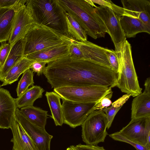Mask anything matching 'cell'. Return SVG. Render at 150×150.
Returning <instances> with one entry per match:
<instances>
[{
    "label": "cell",
    "instance_id": "1",
    "mask_svg": "<svg viewBox=\"0 0 150 150\" xmlns=\"http://www.w3.org/2000/svg\"><path fill=\"white\" fill-rule=\"evenodd\" d=\"M43 74L54 88L64 86H117L112 69L69 55L47 64Z\"/></svg>",
    "mask_w": 150,
    "mask_h": 150
},
{
    "label": "cell",
    "instance_id": "2",
    "mask_svg": "<svg viewBox=\"0 0 150 150\" xmlns=\"http://www.w3.org/2000/svg\"><path fill=\"white\" fill-rule=\"evenodd\" d=\"M26 5L34 24L49 28L72 39L68 32L66 12L58 0H28Z\"/></svg>",
    "mask_w": 150,
    "mask_h": 150
},
{
    "label": "cell",
    "instance_id": "3",
    "mask_svg": "<svg viewBox=\"0 0 150 150\" xmlns=\"http://www.w3.org/2000/svg\"><path fill=\"white\" fill-rule=\"evenodd\" d=\"M67 13L70 14L84 30L87 35L96 39L107 33L103 21L96 13V5L91 0H58Z\"/></svg>",
    "mask_w": 150,
    "mask_h": 150
},
{
    "label": "cell",
    "instance_id": "4",
    "mask_svg": "<svg viewBox=\"0 0 150 150\" xmlns=\"http://www.w3.org/2000/svg\"><path fill=\"white\" fill-rule=\"evenodd\" d=\"M119 67L117 86L123 92L134 97L142 93L134 68L131 46L126 40L120 52H115Z\"/></svg>",
    "mask_w": 150,
    "mask_h": 150
},
{
    "label": "cell",
    "instance_id": "5",
    "mask_svg": "<svg viewBox=\"0 0 150 150\" xmlns=\"http://www.w3.org/2000/svg\"><path fill=\"white\" fill-rule=\"evenodd\" d=\"M24 55L51 47L71 43L73 39L46 27L34 24L25 35Z\"/></svg>",
    "mask_w": 150,
    "mask_h": 150
},
{
    "label": "cell",
    "instance_id": "6",
    "mask_svg": "<svg viewBox=\"0 0 150 150\" xmlns=\"http://www.w3.org/2000/svg\"><path fill=\"white\" fill-rule=\"evenodd\" d=\"M82 137L86 144L97 145L104 142L108 134V120L102 110L92 111L81 125Z\"/></svg>",
    "mask_w": 150,
    "mask_h": 150
},
{
    "label": "cell",
    "instance_id": "7",
    "mask_svg": "<svg viewBox=\"0 0 150 150\" xmlns=\"http://www.w3.org/2000/svg\"><path fill=\"white\" fill-rule=\"evenodd\" d=\"M111 88L108 86H64L54 88L61 98L82 103H97Z\"/></svg>",
    "mask_w": 150,
    "mask_h": 150
},
{
    "label": "cell",
    "instance_id": "8",
    "mask_svg": "<svg viewBox=\"0 0 150 150\" xmlns=\"http://www.w3.org/2000/svg\"><path fill=\"white\" fill-rule=\"evenodd\" d=\"M95 12L103 23L114 43L115 52H120L126 38L120 22V17L110 8L105 6L94 7Z\"/></svg>",
    "mask_w": 150,
    "mask_h": 150
},
{
    "label": "cell",
    "instance_id": "9",
    "mask_svg": "<svg viewBox=\"0 0 150 150\" xmlns=\"http://www.w3.org/2000/svg\"><path fill=\"white\" fill-rule=\"evenodd\" d=\"M63 123L75 128L82 125L96 103H82L62 99Z\"/></svg>",
    "mask_w": 150,
    "mask_h": 150
},
{
    "label": "cell",
    "instance_id": "10",
    "mask_svg": "<svg viewBox=\"0 0 150 150\" xmlns=\"http://www.w3.org/2000/svg\"><path fill=\"white\" fill-rule=\"evenodd\" d=\"M118 132L131 141L147 146V139L150 137V117L131 119Z\"/></svg>",
    "mask_w": 150,
    "mask_h": 150
},
{
    "label": "cell",
    "instance_id": "11",
    "mask_svg": "<svg viewBox=\"0 0 150 150\" xmlns=\"http://www.w3.org/2000/svg\"><path fill=\"white\" fill-rule=\"evenodd\" d=\"M16 118L31 139L37 150H50L51 140L53 136L49 134L45 128L39 127L30 122L17 108Z\"/></svg>",
    "mask_w": 150,
    "mask_h": 150
},
{
    "label": "cell",
    "instance_id": "12",
    "mask_svg": "<svg viewBox=\"0 0 150 150\" xmlns=\"http://www.w3.org/2000/svg\"><path fill=\"white\" fill-rule=\"evenodd\" d=\"M30 11L26 4L17 10L8 42L12 47L24 38L34 24Z\"/></svg>",
    "mask_w": 150,
    "mask_h": 150
},
{
    "label": "cell",
    "instance_id": "13",
    "mask_svg": "<svg viewBox=\"0 0 150 150\" xmlns=\"http://www.w3.org/2000/svg\"><path fill=\"white\" fill-rule=\"evenodd\" d=\"M123 15L140 19L150 30V1L122 0Z\"/></svg>",
    "mask_w": 150,
    "mask_h": 150
},
{
    "label": "cell",
    "instance_id": "14",
    "mask_svg": "<svg viewBox=\"0 0 150 150\" xmlns=\"http://www.w3.org/2000/svg\"><path fill=\"white\" fill-rule=\"evenodd\" d=\"M15 99L9 91L0 88V128H11L16 109Z\"/></svg>",
    "mask_w": 150,
    "mask_h": 150
},
{
    "label": "cell",
    "instance_id": "15",
    "mask_svg": "<svg viewBox=\"0 0 150 150\" xmlns=\"http://www.w3.org/2000/svg\"><path fill=\"white\" fill-rule=\"evenodd\" d=\"M74 42L80 47L84 60L111 69L105 53L107 48L88 41L79 42L74 40Z\"/></svg>",
    "mask_w": 150,
    "mask_h": 150
},
{
    "label": "cell",
    "instance_id": "16",
    "mask_svg": "<svg viewBox=\"0 0 150 150\" xmlns=\"http://www.w3.org/2000/svg\"><path fill=\"white\" fill-rule=\"evenodd\" d=\"M143 93L133 99L132 103L131 119L150 117V78L145 81Z\"/></svg>",
    "mask_w": 150,
    "mask_h": 150
},
{
    "label": "cell",
    "instance_id": "17",
    "mask_svg": "<svg viewBox=\"0 0 150 150\" xmlns=\"http://www.w3.org/2000/svg\"><path fill=\"white\" fill-rule=\"evenodd\" d=\"M72 42L48 48L29 54L26 57L30 60L47 63L55 61L69 55L70 47Z\"/></svg>",
    "mask_w": 150,
    "mask_h": 150
},
{
    "label": "cell",
    "instance_id": "18",
    "mask_svg": "<svg viewBox=\"0 0 150 150\" xmlns=\"http://www.w3.org/2000/svg\"><path fill=\"white\" fill-rule=\"evenodd\" d=\"M13 137V150H37L31 139L17 120L15 116L11 128Z\"/></svg>",
    "mask_w": 150,
    "mask_h": 150
},
{
    "label": "cell",
    "instance_id": "19",
    "mask_svg": "<svg viewBox=\"0 0 150 150\" xmlns=\"http://www.w3.org/2000/svg\"><path fill=\"white\" fill-rule=\"evenodd\" d=\"M20 7L0 8V43L9 40L17 11Z\"/></svg>",
    "mask_w": 150,
    "mask_h": 150
},
{
    "label": "cell",
    "instance_id": "20",
    "mask_svg": "<svg viewBox=\"0 0 150 150\" xmlns=\"http://www.w3.org/2000/svg\"><path fill=\"white\" fill-rule=\"evenodd\" d=\"M24 38L16 42L12 46L4 63L0 67V81L3 82L8 72L17 62L24 57Z\"/></svg>",
    "mask_w": 150,
    "mask_h": 150
},
{
    "label": "cell",
    "instance_id": "21",
    "mask_svg": "<svg viewBox=\"0 0 150 150\" xmlns=\"http://www.w3.org/2000/svg\"><path fill=\"white\" fill-rule=\"evenodd\" d=\"M120 20L126 38H134L139 33H150V30L139 19L123 15Z\"/></svg>",
    "mask_w": 150,
    "mask_h": 150
},
{
    "label": "cell",
    "instance_id": "22",
    "mask_svg": "<svg viewBox=\"0 0 150 150\" xmlns=\"http://www.w3.org/2000/svg\"><path fill=\"white\" fill-rule=\"evenodd\" d=\"M20 110L30 122L39 127L45 128L48 116L47 111L33 106L23 108Z\"/></svg>",
    "mask_w": 150,
    "mask_h": 150
},
{
    "label": "cell",
    "instance_id": "23",
    "mask_svg": "<svg viewBox=\"0 0 150 150\" xmlns=\"http://www.w3.org/2000/svg\"><path fill=\"white\" fill-rule=\"evenodd\" d=\"M45 96L55 125L62 126L64 123L60 97L56 93L52 91L46 92Z\"/></svg>",
    "mask_w": 150,
    "mask_h": 150
},
{
    "label": "cell",
    "instance_id": "24",
    "mask_svg": "<svg viewBox=\"0 0 150 150\" xmlns=\"http://www.w3.org/2000/svg\"><path fill=\"white\" fill-rule=\"evenodd\" d=\"M34 60H30L24 57L17 62L8 72L1 86L11 84L17 81L21 74L30 67Z\"/></svg>",
    "mask_w": 150,
    "mask_h": 150
},
{
    "label": "cell",
    "instance_id": "25",
    "mask_svg": "<svg viewBox=\"0 0 150 150\" xmlns=\"http://www.w3.org/2000/svg\"><path fill=\"white\" fill-rule=\"evenodd\" d=\"M44 90L39 86H33L28 88L21 95L15 99L17 108L33 106L37 99L41 98Z\"/></svg>",
    "mask_w": 150,
    "mask_h": 150
},
{
    "label": "cell",
    "instance_id": "26",
    "mask_svg": "<svg viewBox=\"0 0 150 150\" xmlns=\"http://www.w3.org/2000/svg\"><path fill=\"white\" fill-rule=\"evenodd\" d=\"M66 17L68 32L71 38L79 42L87 41L86 32L72 16L66 12Z\"/></svg>",
    "mask_w": 150,
    "mask_h": 150
},
{
    "label": "cell",
    "instance_id": "27",
    "mask_svg": "<svg viewBox=\"0 0 150 150\" xmlns=\"http://www.w3.org/2000/svg\"><path fill=\"white\" fill-rule=\"evenodd\" d=\"M131 96L130 95L125 94L112 103L110 106L102 110L105 113L107 118L108 129L111 127L117 113Z\"/></svg>",
    "mask_w": 150,
    "mask_h": 150
},
{
    "label": "cell",
    "instance_id": "28",
    "mask_svg": "<svg viewBox=\"0 0 150 150\" xmlns=\"http://www.w3.org/2000/svg\"><path fill=\"white\" fill-rule=\"evenodd\" d=\"M33 72L28 69L23 73L18 82L16 89L17 96L19 97L28 88L29 86H33L34 84L33 80Z\"/></svg>",
    "mask_w": 150,
    "mask_h": 150
},
{
    "label": "cell",
    "instance_id": "29",
    "mask_svg": "<svg viewBox=\"0 0 150 150\" xmlns=\"http://www.w3.org/2000/svg\"><path fill=\"white\" fill-rule=\"evenodd\" d=\"M110 137L116 141L127 143L133 146L137 150H150V147L137 144L131 141L116 132L109 135Z\"/></svg>",
    "mask_w": 150,
    "mask_h": 150
},
{
    "label": "cell",
    "instance_id": "30",
    "mask_svg": "<svg viewBox=\"0 0 150 150\" xmlns=\"http://www.w3.org/2000/svg\"><path fill=\"white\" fill-rule=\"evenodd\" d=\"M93 3L98 4L101 6H105L111 9L115 13L120 17L123 15L124 11L122 7L114 4L110 0H91Z\"/></svg>",
    "mask_w": 150,
    "mask_h": 150
},
{
    "label": "cell",
    "instance_id": "31",
    "mask_svg": "<svg viewBox=\"0 0 150 150\" xmlns=\"http://www.w3.org/2000/svg\"><path fill=\"white\" fill-rule=\"evenodd\" d=\"M112 88H110L108 93L96 103L93 109V111L102 110L104 108L110 106L112 103L110 99L112 97Z\"/></svg>",
    "mask_w": 150,
    "mask_h": 150
},
{
    "label": "cell",
    "instance_id": "32",
    "mask_svg": "<svg viewBox=\"0 0 150 150\" xmlns=\"http://www.w3.org/2000/svg\"><path fill=\"white\" fill-rule=\"evenodd\" d=\"M105 53L111 69L117 74L119 64L115 51L107 48Z\"/></svg>",
    "mask_w": 150,
    "mask_h": 150
},
{
    "label": "cell",
    "instance_id": "33",
    "mask_svg": "<svg viewBox=\"0 0 150 150\" xmlns=\"http://www.w3.org/2000/svg\"><path fill=\"white\" fill-rule=\"evenodd\" d=\"M28 0H0V8L21 7L26 4Z\"/></svg>",
    "mask_w": 150,
    "mask_h": 150
},
{
    "label": "cell",
    "instance_id": "34",
    "mask_svg": "<svg viewBox=\"0 0 150 150\" xmlns=\"http://www.w3.org/2000/svg\"><path fill=\"white\" fill-rule=\"evenodd\" d=\"M9 43L3 42L0 46V67L6 61L12 47Z\"/></svg>",
    "mask_w": 150,
    "mask_h": 150
},
{
    "label": "cell",
    "instance_id": "35",
    "mask_svg": "<svg viewBox=\"0 0 150 150\" xmlns=\"http://www.w3.org/2000/svg\"><path fill=\"white\" fill-rule=\"evenodd\" d=\"M69 52V55L71 56L78 59L84 60L83 55L81 50L78 45L74 42V41L70 46Z\"/></svg>",
    "mask_w": 150,
    "mask_h": 150
},
{
    "label": "cell",
    "instance_id": "36",
    "mask_svg": "<svg viewBox=\"0 0 150 150\" xmlns=\"http://www.w3.org/2000/svg\"><path fill=\"white\" fill-rule=\"evenodd\" d=\"M47 63L46 62L35 61L31 65L30 69H31L33 72L37 73V75L40 76L43 74L46 65Z\"/></svg>",
    "mask_w": 150,
    "mask_h": 150
},
{
    "label": "cell",
    "instance_id": "37",
    "mask_svg": "<svg viewBox=\"0 0 150 150\" xmlns=\"http://www.w3.org/2000/svg\"><path fill=\"white\" fill-rule=\"evenodd\" d=\"M77 150H106L103 146L97 145H90L80 144L75 146Z\"/></svg>",
    "mask_w": 150,
    "mask_h": 150
},
{
    "label": "cell",
    "instance_id": "38",
    "mask_svg": "<svg viewBox=\"0 0 150 150\" xmlns=\"http://www.w3.org/2000/svg\"><path fill=\"white\" fill-rule=\"evenodd\" d=\"M70 147L71 148L72 150H77V149L76 148L75 146H71Z\"/></svg>",
    "mask_w": 150,
    "mask_h": 150
},
{
    "label": "cell",
    "instance_id": "39",
    "mask_svg": "<svg viewBox=\"0 0 150 150\" xmlns=\"http://www.w3.org/2000/svg\"><path fill=\"white\" fill-rule=\"evenodd\" d=\"M66 150H72L71 148L70 147H69Z\"/></svg>",
    "mask_w": 150,
    "mask_h": 150
},
{
    "label": "cell",
    "instance_id": "40",
    "mask_svg": "<svg viewBox=\"0 0 150 150\" xmlns=\"http://www.w3.org/2000/svg\"><path fill=\"white\" fill-rule=\"evenodd\" d=\"M1 85H0V88H1Z\"/></svg>",
    "mask_w": 150,
    "mask_h": 150
}]
</instances>
